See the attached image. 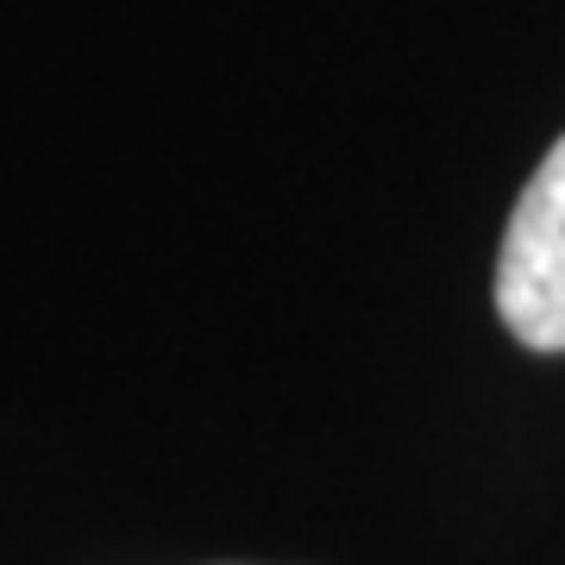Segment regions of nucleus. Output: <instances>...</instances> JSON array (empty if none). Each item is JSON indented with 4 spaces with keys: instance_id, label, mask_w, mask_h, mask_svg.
Returning <instances> with one entry per match:
<instances>
[{
    "instance_id": "nucleus-1",
    "label": "nucleus",
    "mask_w": 565,
    "mask_h": 565,
    "mask_svg": "<svg viewBox=\"0 0 565 565\" xmlns=\"http://www.w3.org/2000/svg\"><path fill=\"white\" fill-rule=\"evenodd\" d=\"M497 315L522 345L565 352V139L527 177L497 258Z\"/></svg>"
}]
</instances>
